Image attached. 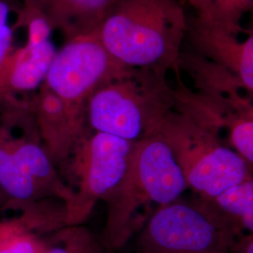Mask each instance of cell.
Listing matches in <instances>:
<instances>
[{"label": "cell", "instance_id": "obj_1", "mask_svg": "<svg viewBox=\"0 0 253 253\" xmlns=\"http://www.w3.org/2000/svg\"><path fill=\"white\" fill-rule=\"evenodd\" d=\"M187 30L178 0H118L95 34L123 67L179 76Z\"/></svg>", "mask_w": 253, "mask_h": 253}, {"label": "cell", "instance_id": "obj_2", "mask_svg": "<svg viewBox=\"0 0 253 253\" xmlns=\"http://www.w3.org/2000/svg\"><path fill=\"white\" fill-rule=\"evenodd\" d=\"M187 182L170 146L159 134L137 141L126 173L106 200V219L100 241L107 252H118L146 220L143 208L179 199Z\"/></svg>", "mask_w": 253, "mask_h": 253}, {"label": "cell", "instance_id": "obj_3", "mask_svg": "<svg viewBox=\"0 0 253 253\" xmlns=\"http://www.w3.org/2000/svg\"><path fill=\"white\" fill-rule=\"evenodd\" d=\"M156 134L170 146L188 188L200 199H215L253 175L248 163L220 142L216 127L178 100Z\"/></svg>", "mask_w": 253, "mask_h": 253}, {"label": "cell", "instance_id": "obj_4", "mask_svg": "<svg viewBox=\"0 0 253 253\" xmlns=\"http://www.w3.org/2000/svg\"><path fill=\"white\" fill-rule=\"evenodd\" d=\"M174 106L166 72L124 68L93 93L86 123L92 131L137 142L156 134Z\"/></svg>", "mask_w": 253, "mask_h": 253}, {"label": "cell", "instance_id": "obj_5", "mask_svg": "<svg viewBox=\"0 0 253 253\" xmlns=\"http://www.w3.org/2000/svg\"><path fill=\"white\" fill-rule=\"evenodd\" d=\"M138 233V253H227L243 234L200 198L156 208Z\"/></svg>", "mask_w": 253, "mask_h": 253}, {"label": "cell", "instance_id": "obj_6", "mask_svg": "<svg viewBox=\"0 0 253 253\" xmlns=\"http://www.w3.org/2000/svg\"><path fill=\"white\" fill-rule=\"evenodd\" d=\"M135 142L87 131L65 164L75 185L64 205L65 226L83 225L93 208L105 201L126 173Z\"/></svg>", "mask_w": 253, "mask_h": 253}, {"label": "cell", "instance_id": "obj_7", "mask_svg": "<svg viewBox=\"0 0 253 253\" xmlns=\"http://www.w3.org/2000/svg\"><path fill=\"white\" fill-rule=\"evenodd\" d=\"M124 68L93 33L66 42L56 52L42 85L86 122V106L93 93Z\"/></svg>", "mask_w": 253, "mask_h": 253}, {"label": "cell", "instance_id": "obj_8", "mask_svg": "<svg viewBox=\"0 0 253 253\" xmlns=\"http://www.w3.org/2000/svg\"><path fill=\"white\" fill-rule=\"evenodd\" d=\"M195 100L200 111L217 127H224L232 149L253 170V104L239 93L228 77L197 85Z\"/></svg>", "mask_w": 253, "mask_h": 253}, {"label": "cell", "instance_id": "obj_9", "mask_svg": "<svg viewBox=\"0 0 253 253\" xmlns=\"http://www.w3.org/2000/svg\"><path fill=\"white\" fill-rule=\"evenodd\" d=\"M246 34L248 38L240 41L238 36L188 16L186 38L192 52L223 70L253 98V33Z\"/></svg>", "mask_w": 253, "mask_h": 253}, {"label": "cell", "instance_id": "obj_10", "mask_svg": "<svg viewBox=\"0 0 253 253\" xmlns=\"http://www.w3.org/2000/svg\"><path fill=\"white\" fill-rule=\"evenodd\" d=\"M30 109L46 152L55 166H63L88 131L86 122L76 118L63 100L44 85L39 89Z\"/></svg>", "mask_w": 253, "mask_h": 253}, {"label": "cell", "instance_id": "obj_11", "mask_svg": "<svg viewBox=\"0 0 253 253\" xmlns=\"http://www.w3.org/2000/svg\"><path fill=\"white\" fill-rule=\"evenodd\" d=\"M41 13L66 41L95 33L118 0H20Z\"/></svg>", "mask_w": 253, "mask_h": 253}, {"label": "cell", "instance_id": "obj_12", "mask_svg": "<svg viewBox=\"0 0 253 253\" xmlns=\"http://www.w3.org/2000/svg\"><path fill=\"white\" fill-rule=\"evenodd\" d=\"M0 135L10 152L36 182L47 198L54 197L61 200L64 205L72 200L73 190L64 183L42 144L28 139L26 136L21 138L10 136L4 127H0Z\"/></svg>", "mask_w": 253, "mask_h": 253}, {"label": "cell", "instance_id": "obj_13", "mask_svg": "<svg viewBox=\"0 0 253 253\" xmlns=\"http://www.w3.org/2000/svg\"><path fill=\"white\" fill-rule=\"evenodd\" d=\"M46 198L0 135V212L27 213L40 207Z\"/></svg>", "mask_w": 253, "mask_h": 253}, {"label": "cell", "instance_id": "obj_14", "mask_svg": "<svg viewBox=\"0 0 253 253\" xmlns=\"http://www.w3.org/2000/svg\"><path fill=\"white\" fill-rule=\"evenodd\" d=\"M194 17L211 27L238 36L244 33L241 20L253 9V0H186Z\"/></svg>", "mask_w": 253, "mask_h": 253}, {"label": "cell", "instance_id": "obj_15", "mask_svg": "<svg viewBox=\"0 0 253 253\" xmlns=\"http://www.w3.org/2000/svg\"><path fill=\"white\" fill-rule=\"evenodd\" d=\"M204 201L239 232L253 235V175L217 198Z\"/></svg>", "mask_w": 253, "mask_h": 253}, {"label": "cell", "instance_id": "obj_16", "mask_svg": "<svg viewBox=\"0 0 253 253\" xmlns=\"http://www.w3.org/2000/svg\"><path fill=\"white\" fill-rule=\"evenodd\" d=\"M49 238L31 231L19 218L0 221V253H46Z\"/></svg>", "mask_w": 253, "mask_h": 253}, {"label": "cell", "instance_id": "obj_17", "mask_svg": "<svg viewBox=\"0 0 253 253\" xmlns=\"http://www.w3.org/2000/svg\"><path fill=\"white\" fill-rule=\"evenodd\" d=\"M46 253H108L89 229L83 225L61 228L49 237Z\"/></svg>", "mask_w": 253, "mask_h": 253}, {"label": "cell", "instance_id": "obj_18", "mask_svg": "<svg viewBox=\"0 0 253 253\" xmlns=\"http://www.w3.org/2000/svg\"><path fill=\"white\" fill-rule=\"evenodd\" d=\"M15 9L10 0H0V71L15 52L13 45V26L9 23L10 12Z\"/></svg>", "mask_w": 253, "mask_h": 253}, {"label": "cell", "instance_id": "obj_19", "mask_svg": "<svg viewBox=\"0 0 253 253\" xmlns=\"http://www.w3.org/2000/svg\"><path fill=\"white\" fill-rule=\"evenodd\" d=\"M227 253H253V235H239Z\"/></svg>", "mask_w": 253, "mask_h": 253}, {"label": "cell", "instance_id": "obj_20", "mask_svg": "<svg viewBox=\"0 0 253 253\" xmlns=\"http://www.w3.org/2000/svg\"><path fill=\"white\" fill-rule=\"evenodd\" d=\"M250 14H251L250 24H249V27L244 28V33H253V9L250 12Z\"/></svg>", "mask_w": 253, "mask_h": 253}, {"label": "cell", "instance_id": "obj_21", "mask_svg": "<svg viewBox=\"0 0 253 253\" xmlns=\"http://www.w3.org/2000/svg\"><path fill=\"white\" fill-rule=\"evenodd\" d=\"M108 253H118V252H108Z\"/></svg>", "mask_w": 253, "mask_h": 253}]
</instances>
